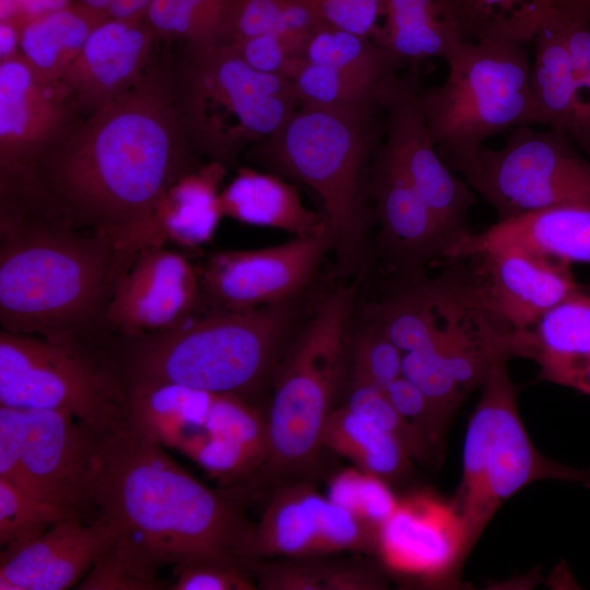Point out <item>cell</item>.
<instances>
[{"label":"cell","mask_w":590,"mask_h":590,"mask_svg":"<svg viewBox=\"0 0 590 590\" xmlns=\"http://www.w3.org/2000/svg\"><path fill=\"white\" fill-rule=\"evenodd\" d=\"M223 44L227 45L253 69L280 74L287 79L303 59V52L299 48L276 34L260 35Z\"/></svg>","instance_id":"cell-49"},{"label":"cell","mask_w":590,"mask_h":590,"mask_svg":"<svg viewBox=\"0 0 590 590\" xmlns=\"http://www.w3.org/2000/svg\"><path fill=\"white\" fill-rule=\"evenodd\" d=\"M288 302L252 309H219L161 332L109 334L101 346L127 393L180 385L249 400L270 371L288 329Z\"/></svg>","instance_id":"cell-4"},{"label":"cell","mask_w":590,"mask_h":590,"mask_svg":"<svg viewBox=\"0 0 590 590\" xmlns=\"http://www.w3.org/2000/svg\"><path fill=\"white\" fill-rule=\"evenodd\" d=\"M468 306L461 283L425 282L389 298L379 308L375 321L406 354L438 343Z\"/></svg>","instance_id":"cell-26"},{"label":"cell","mask_w":590,"mask_h":590,"mask_svg":"<svg viewBox=\"0 0 590 590\" xmlns=\"http://www.w3.org/2000/svg\"><path fill=\"white\" fill-rule=\"evenodd\" d=\"M385 132L379 101L338 108L299 105L278 132L253 148L263 164L318 197L344 267L362 253L371 169Z\"/></svg>","instance_id":"cell-5"},{"label":"cell","mask_w":590,"mask_h":590,"mask_svg":"<svg viewBox=\"0 0 590 590\" xmlns=\"http://www.w3.org/2000/svg\"><path fill=\"white\" fill-rule=\"evenodd\" d=\"M71 3V0H31L20 17L23 20L62 9Z\"/></svg>","instance_id":"cell-56"},{"label":"cell","mask_w":590,"mask_h":590,"mask_svg":"<svg viewBox=\"0 0 590 590\" xmlns=\"http://www.w3.org/2000/svg\"><path fill=\"white\" fill-rule=\"evenodd\" d=\"M259 580V588L268 590H370L382 582L369 568L357 563L286 562L258 563L243 560Z\"/></svg>","instance_id":"cell-33"},{"label":"cell","mask_w":590,"mask_h":590,"mask_svg":"<svg viewBox=\"0 0 590 590\" xmlns=\"http://www.w3.org/2000/svg\"><path fill=\"white\" fill-rule=\"evenodd\" d=\"M375 550L389 569L427 579L453 568L470 547L455 505L417 493L399 500L378 530Z\"/></svg>","instance_id":"cell-19"},{"label":"cell","mask_w":590,"mask_h":590,"mask_svg":"<svg viewBox=\"0 0 590 590\" xmlns=\"http://www.w3.org/2000/svg\"><path fill=\"white\" fill-rule=\"evenodd\" d=\"M418 66L396 74L384 85L379 103L386 132L382 150L416 192L458 238L475 196L440 156L422 105Z\"/></svg>","instance_id":"cell-13"},{"label":"cell","mask_w":590,"mask_h":590,"mask_svg":"<svg viewBox=\"0 0 590 590\" xmlns=\"http://www.w3.org/2000/svg\"><path fill=\"white\" fill-rule=\"evenodd\" d=\"M503 249L590 264V204L553 206L499 220L481 233L460 236L444 258L472 259Z\"/></svg>","instance_id":"cell-22"},{"label":"cell","mask_w":590,"mask_h":590,"mask_svg":"<svg viewBox=\"0 0 590 590\" xmlns=\"http://www.w3.org/2000/svg\"><path fill=\"white\" fill-rule=\"evenodd\" d=\"M155 33L145 22L106 19L59 81L79 114L90 115L129 91L152 62Z\"/></svg>","instance_id":"cell-21"},{"label":"cell","mask_w":590,"mask_h":590,"mask_svg":"<svg viewBox=\"0 0 590 590\" xmlns=\"http://www.w3.org/2000/svg\"><path fill=\"white\" fill-rule=\"evenodd\" d=\"M569 139L590 154V71L577 75V101Z\"/></svg>","instance_id":"cell-52"},{"label":"cell","mask_w":590,"mask_h":590,"mask_svg":"<svg viewBox=\"0 0 590 590\" xmlns=\"http://www.w3.org/2000/svg\"><path fill=\"white\" fill-rule=\"evenodd\" d=\"M440 341L428 349L403 354L402 376L421 389L447 427L465 394L448 367Z\"/></svg>","instance_id":"cell-41"},{"label":"cell","mask_w":590,"mask_h":590,"mask_svg":"<svg viewBox=\"0 0 590 590\" xmlns=\"http://www.w3.org/2000/svg\"><path fill=\"white\" fill-rule=\"evenodd\" d=\"M235 0H153L145 23L156 37L220 42Z\"/></svg>","instance_id":"cell-38"},{"label":"cell","mask_w":590,"mask_h":590,"mask_svg":"<svg viewBox=\"0 0 590 590\" xmlns=\"http://www.w3.org/2000/svg\"><path fill=\"white\" fill-rule=\"evenodd\" d=\"M22 410L17 456L0 477L67 518H96L92 482L101 433L72 414Z\"/></svg>","instance_id":"cell-12"},{"label":"cell","mask_w":590,"mask_h":590,"mask_svg":"<svg viewBox=\"0 0 590 590\" xmlns=\"http://www.w3.org/2000/svg\"><path fill=\"white\" fill-rule=\"evenodd\" d=\"M329 246V235L295 236L276 246L214 252L199 269L201 295L231 310L288 302L309 281Z\"/></svg>","instance_id":"cell-15"},{"label":"cell","mask_w":590,"mask_h":590,"mask_svg":"<svg viewBox=\"0 0 590 590\" xmlns=\"http://www.w3.org/2000/svg\"><path fill=\"white\" fill-rule=\"evenodd\" d=\"M79 1L92 10L106 13L108 15L107 11H108L110 0H79Z\"/></svg>","instance_id":"cell-58"},{"label":"cell","mask_w":590,"mask_h":590,"mask_svg":"<svg viewBox=\"0 0 590 590\" xmlns=\"http://www.w3.org/2000/svg\"><path fill=\"white\" fill-rule=\"evenodd\" d=\"M370 197L387 247L405 266L444 257L458 239L387 156L382 144L373 164Z\"/></svg>","instance_id":"cell-24"},{"label":"cell","mask_w":590,"mask_h":590,"mask_svg":"<svg viewBox=\"0 0 590 590\" xmlns=\"http://www.w3.org/2000/svg\"><path fill=\"white\" fill-rule=\"evenodd\" d=\"M555 479L590 488V467L551 461L533 446L518 412L517 389L506 361L496 363L482 384L462 450V476L455 507L476 542L499 506L528 484Z\"/></svg>","instance_id":"cell-8"},{"label":"cell","mask_w":590,"mask_h":590,"mask_svg":"<svg viewBox=\"0 0 590 590\" xmlns=\"http://www.w3.org/2000/svg\"><path fill=\"white\" fill-rule=\"evenodd\" d=\"M319 21L339 30L374 38L385 0H305Z\"/></svg>","instance_id":"cell-50"},{"label":"cell","mask_w":590,"mask_h":590,"mask_svg":"<svg viewBox=\"0 0 590 590\" xmlns=\"http://www.w3.org/2000/svg\"><path fill=\"white\" fill-rule=\"evenodd\" d=\"M532 42L530 84L539 125L569 139L577 101V74L556 24L553 5L543 12Z\"/></svg>","instance_id":"cell-28"},{"label":"cell","mask_w":590,"mask_h":590,"mask_svg":"<svg viewBox=\"0 0 590 590\" xmlns=\"http://www.w3.org/2000/svg\"><path fill=\"white\" fill-rule=\"evenodd\" d=\"M540 378L590 396V357L539 364Z\"/></svg>","instance_id":"cell-51"},{"label":"cell","mask_w":590,"mask_h":590,"mask_svg":"<svg viewBox=\"0 0 590 590\" xmlns=\"http://www.w3.org/2000/svg\"><path fill=\"white\" fill-rule=\"evenodd\" d=\"M226 168L208 161L174 181L134 229L126 253L132 257L144 247L167 243L187 249L210 243L224 217L220 188Z\"/></svg>","instance_id":"cell-23"},{"label":"cell","mask_w":590,"mask_h":590,"mask_svg":"<svg viewBox=\"0 0 590 590\" xmlns=\"http://www.w3.org/2000/svg\"><path fill=\"white\" fill-rule=\"evenodd\" d=\"M553 7L570 19L590 24V0H556Z\"/></svg>","instance_id":"cell-55"},{"label":"cell","mask_w":590,"mask_h":590,"mask_svg":"<svg viewBox=\"0 0 590 590\" xmlns=\"http://www.w3.org/2000/svg\"><path fill=\"white\" fill-rule=\"evenodd\" d=\"M177 118L167 68L150 63L126 93L73 126L21 182L49 213L126 246L165 190L197 167ZM8 177V178H10Z\"/></svg>","instance_id":"cell-1"},{"label":"cell","mask_w":590,"mask_h":590,"mask_svg":"<svg viewBox=\"0 0 590 590\" xmlns=\"http://www.w3.org/2000/svg\"><path fill=\"white\" fill-rule=\"evenodd\" d=\"M345 406L396 436L406 447L412 458L423 460L430 456L422 439L392 405L385 389L352 382Z\"/></svg>","instance_id":"cell-45"},{"label":"cell","mask_w":590,"mask_h":590,"mask_svg":"<svg viewBox=\"0 0 590 590\" xmlns=\"http://www.w3.org/2000/svg\"><path fill=\"white\" fill-rule=\"evenodd\" d=\"M119 528L102 517L64 518L38 536L0 552V590H64L78 586Z\"/></svg>","instance_id":"cell-20"},{"label":"cell","mask_w":590,"mask_h":590,"mask_svg":"<svg viewBox=\"0 0 590 590\" xmlns=\"http://www.w3.org/2000/svg\"><path fill=\"white\" fill-rule=\"evenodd\" d=\"M205 472L223 481L245 477L261 462L245 449L205 432L198 430L177 447Z\"/></svg>","instance_id":"cell-44"},{"label":"cell","mask_w":590,"mask_h":590,"mask_svg":"<svg viewBox=\"0 0 590 590\" xmlns=\"http://www.w3.org/2000/svg\"><path fill=\"white\" fill-rule=\"evenodd\" d=\"M22 27L21 17L0 20V61L20 54Z\"/></svg>","instance_id":"cell-54"},{"label":"cell","mask_w":590,"mask_h":590,"mask_svg":"<svg viewBox=\"0 0 590 590\" xmlns=\"http://www.w3.org/2000/svg\"><path fill=\"white\" fill-rule=\"evenodd\" d=\"M215 393L180 385H160L127 393V427L163 447L177 449L201 430Z\"/></svg>","instance_id":"cell-30"},{"label":"cell","mask_w":590,"mask_h":590,"mask_svg":"<svg viewBox=\"0 0 590 590\" xmlns=\"http://www.w3.org/2000/svg\"><path fill=\"white\" fill-rule=\"evenodd\" d=\"M169 587L170 585L160 579L143 575L130 560L117 552L113 543L79 582L76 589L161 590L169 589Z\"/></svg>","instance_id":"cell-47"},{"label":"cell","mask_w":590,"mask_h":590,"mask_svg":"<svg viewBox=\"0 0 590 590\" xmlns=\"http://www.w3.org/2000/svg\"><path fill=\"white\" fill-rule=\"evenodd\" d=\"M377 533L311 485L279 488L252 528L246 558H308L376 547Z\"/></svg>","instance_id":"cell-14"},{"label":"cell","mask_w":590,"mask_h":590,"mask_svg":"<svg viewBox=\"0 0 590 590\" xmlns=\"http://www.w3.org/2000/svg\"><path fill=\"white\" fill-rule=\"evenodd\" d=\"M224 217L295 236L329 235L322 213L307 208L297 189L276 174L240 167L221 191Z\"/></svg>","instance_id":"cell-25"},{"label":"cell","mask_w":590,"mask_h":590,"mask_svg":"<svg viewBox=\"0 0 590 590\" xmlns=\"http://www.w3.org/2000/svg\"><path fill=\"white\" fill-rule=\"evenodd\" d=\"M109 16L78 1L23 20L20 55L47 82H59L93 30Z\"/></svg>","instance_id":"cell-29"},{"label":"cell","mask_w":590,"mask_h":590,"mask_svg":"<svg viewBox=\"0 0 590 590\" xmlns=\"http://www.w3.org/2000/svg\"><path fill=\"white\" fill-rule=\"evenodd\" d=\"M248 451L261 464L268 445V422L249 400L233 394H215L202 428Z\"/></svg>","instance_id":"cell-39"},{"label":"cell","mask_w":590,"mask_h":590,"mask_svg":"<svg viewBox=\"0 0 590 590\" xmlns=\"http://www.w3.org/2000/svg\"><path fill=\"white\" fill-rule=\"evenodd\" d=\"M532 5L540 12L545 11L554 4L556 0H530Z\"/></svg>","instance_id":"cell-59"},{"label":"cell","mask_w":590,"mask_h":590,"mask_svg":"<svg viewBox=\"0 0 590 590\" xmlns=\"http://www.w3.org/2000/svg\"><path fill=\"white\" fill-rule=\"evenodd\" d=\"M153 0H110L108 16L126 22H144Z\"/></svg>","instance_id":"cell-53"},{"label":"cell","mask_w":590,"mask_h":590,"mask_svg":"<svg viewBox=\"0 0 590 590\" xmlns=\"http://www.w3.org/2000/svg\"><path fill=\"white\" fill-rule=\"evenodd\" d=\"M322 447L386 482L403 476L412 459L401 440L345 405L331 412L323 429Z\"/></svg>","instance_id":"cell-31"},{"label":"cell","mask_w":590,"mask_h":590,"mask_svg":"<svg viewBox=\"0 0 590 590\" xmlns=\"http://www.w3.org/2000/svg\"><path fill=\"white\" fill-rule=\"evenodd\" d=\"M455 170L498 221L569 204H590V161L552 129H511L498 149L482 146Z\"/></svg>","instance_id":"cell-11"},{"label":"cell","mask_w":590,"mask_h":590,"mask_svg":"<svg viewBox=\"0 0 590 590\" xmlns=\"http://www.w3.org/2000/svg\"><path fill=\"white\" fill-rule=\"evenodd\" d=\"M403 353L374 321L357 337L352 355V382L386 389L402 375Z\"/></svg>","instance_id":"cell-43"},{"label":"cell","mask_w":590,"mask_h":590,"mask_svg":"<svg viewBox=\"0 0 590 590\" xmlns=\"http://www.w3.org/2000/svg\"><path fill=\"white\" fill-rule=\"evenodd\" d=\"M92 499L96 517L119 528L117 544L156 574L247 556L252 527L235 496L208 487L129 427L101 433Z\"/></svg>","instance_id":"cell-2"},{"label":"cell","mask_w":590,"mask_h":590,"mask_svg":"<svg viewBox=\"0 0 590 590\" xmlns=\"http://www.w3.org/2000/svg\"><path fill=\"white\" fill-rule=\"evenodd\" d=\"M31 0H0V20L23 15Z\"/></svg>","instance_id":"cell-57"},{"label":"cell","mask_w":590,"mask_h":590,"mask_svg":"<svg viewBox=\"0 0 590 590\" xmlns=\"http://www.w3.org/2000/svg\"><path fill=\"white\" fill-rule=\"evenodd\" d=\"M251 573L243 562L211 560L176 568L170 590H252Z\"/></svg>","instance_id":"cell-48"},{"label":"cell","mask_w":590,"mask_h":590,"mask_svg":"<svg viewBox=\"0 0 590 590\" xmlns=\"http://www.w3.org/2000/svg\"><path fill=\"white\" fill-rule=\"evenodd\" d=\"M464 42L532 40L539 11L524 0H445Z\"/></svg>","instance_id":"cell-36"},{"label":"cell","mask_w":590,"mask_h":590,"mask_svg":"<svg viewBox=\"0 0 590 590\" xmlns=\"http://www.w3.org/2000/svg\"><path fill=\"white\" fill-rule=\"evenodd\" d=\"M351 287L334 290L318 306L276 380L269 411L264 470L303 468L322 447L343 368Z\"/></svg>","instance_id":"cell-9"},{"label":"cell","mask_w":590,"mask_h":590,"mask_svg":"<svg viewBox=\"0 0 590 590\" xmlns=\"http://www.w3.org/2000/svg\"><path fill=\"white\" fill-rule=\"evenodd\" d=\"M200 295L199 269L187 256L166 246L144 247L114 286L106 332L133 337L172 329L191 317Z\"/></svg>","instance_id":"cell-16"},{"label":"cell","mask_w":590,"mask_h":590,"mask_svg":"<svg viewBox=\"0 0 590 590\" xmlns=\"http://www.w3.org/2000/svg\"><path fill=\"white\" fill-rule=\"evenodd\" d=\"M167 72L191 148L226 167L278 132L299 106L290 79L253 69L220 42L185 43Z\"/></svg>","instance_id":"cell-6"},{"label":"cell","mask_w":590,"mask_h":590,"mask_svg":"<svg viewBox=\"0 0 590 590\" xmlns=\"http://www.w3.org/2000/svg\"><path fill=\"white\" fill-rule=\"evenodd\" d=\"M517 356L538 364L590 357V293L579 287L531 328L515 331Z\"/></svg>","instance_id":"cell-32"},{"label":"cell","mask_w":590,"mask_h":590,"mask_svg":"<svg viewBox=\"0 0 590 590\" xmlns=\"http://www.w3.org/2000/svg\"><path fill=\"white\" fill-rule=\"evenodd\" d=\"M472 259L480 278L464 283L470 300L506 328H531L546 311L576 292L569 264L534 252L503 249Z\"/></svg>","instance_id":"cell-18"},{"label":"cell","mask_w":590,"mask_h":590,"mask_svg":"<svg viewBox=\"0 0 590 590\" xmlns=\"http://www.w3.org/2000/svg\"><path fill=\"white\" fill-rule=\"evenodd\" d=\"M523 44L505 38L462 42L445 60V81L422 88L428 127L451 170L494 135L539 125Z\"/></svg>","instance_id":"cell-7"},{"label":"cell","mask_w":590,"mask_h":590,"mask_svg":"<svg viewBox=\"0 0 590 590\" xmlns=\"http://www.w3.org/2000/svg\"><path fill=\"white\" fill-rule=\"evenodd\" d=\"M128 261L105 234L52 215L24 193L0 191L1 330L101 340Z\"/></svg>","instance_id":"cell-3"},{"label":"cell","mask_w":590,"mask_h":590,"mask_svg":"<svg viewBox=\"0 0 590 590\" xmlns=\"http://www.w3.org/2000/svg\"><path fill=\"white\" fill-rule=\"evenodd\" d=\"M322 23L305 0H235L221 43L276 34L304 47Z\"/></svg>","instance_id":"cell-34"},{"label":"cell","mask_w":590,"mask_h":590,"mask_svg":"<svg viewBox=\"0 0 590 590\" xmlns=\"http://www.w3.org/2000/svg\"><path fill=\"white\" fill-rule=\"evenodd\" d=\"M67 518L55 507L0 477V544L2 550L23 544Z\"/></svg>","instance_id":"cell-42"},{"label":"cell","mask_w":590,"mask_h":590,"mask_svg":"<svg viewBox=\"0 0 590 590\" xmlns=\"http://www.w3.org/2000/svg\"><path fill=\"white\" fill-rule=\"evenodd\" d=\"M382 17L373 39L406 68L445 61L464 42L445 0H385Z\"/></svg>","instance_id":"cell-27"},{"label":"cell","mask_w":590,"mask_h":590,"mask_svg":"<svg viewBox=\"0 0 590 590\" xmlns=\"http://www.w3.org/2000/svg\"><path fill=\"white\" fill-rule=\"evenodd\" d=\"M328 497L353 512L376 533L399 503L386 481L359 469L338 474L329 485Z\"/></svg>","instance_id":"cell-40"},{"label":"cell","mask_w":590,"mask_h":590,"mask_svg":"<svg viewBox=\"0 0 590 590\" xmlns=\"http://www.w3.org/2000/svg\"><path fill=\"white\" fill-rule=\"evenodd\" d=\"M307 62L352 71L386 81L405 66L370 37L319 25L303 51Z\"/></svg>","instance_id":"cell-35"},{"label":"cell","mask_w":590,"mask_h":590,"mask_svg":"<svg viewBox=\"0 0 590 590\" xmlns=\"http://www.w3.org/2000/svg\"><path fill=\"white\" fill-rule=\"evenodd\" d=\"M59 82L20 55L0 61V178L25 173L80 119Z\"/></svg>","instance_id":"cell-17"},{"label":"cell","mask_w":590,"mask_h":590,"mask_svg":"<svg viewBox=\"0 0 590 590\" xmlns=\"http://www.w3.org/2000/svg\"><path fill=\"white\" fill-rule=\"evenodd\" d=\"M385 390L398 413L432 453L446 429L433 404L415 384L402 375Z\"/></svg>","instance_id":"cell-46"},{"label":"cell","mask_w":590,"mask_h":590,"mask_svg":"<svg viewBox=\"0 0 590 590\" xmlns=\"http://www.w3.org/2000/svg\"><path fill=\"white\" fill-rule=\"evenodd\" d=\"M0 405L68 412L103 430L127 427V397L92 342L0 331Z\"/></svg>","instance_id":"cell-10"},{"label":"cell","mask_w":590,"mask_h":590,"mask_svg":"<svg viewBox=\"0 0 590 590\" xmlns=\"http://www.w3.org/2000/svg\"><path fill=\"white\" fill-rule=\"evenodd\" d=\"M299 105L314 107H352L379 101L386 81L305 61L288 78Z\"/></svg>","instance_id":"cell-37"}]
</instances>
